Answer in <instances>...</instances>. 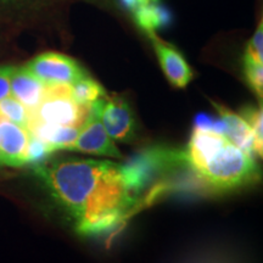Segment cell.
<instances>
[{"label": "cell", "instance_id": "15", "mask_svg": "<svg viewBox=\"0 0 263 263\" xmlns=\"http://www.w3.org/2000/svg\"><path fill=\"white\" fill-rule=\"evenodd\" d=\"M241 117L246 121L249 127L251 128L252 134H254V151L255 154L259 157H262V147H263V139H262V107L259 106H245L241 110Z\"/></svg>", "mask_w": 263, "mask_h": 263}, {"label": "cell", "instance_id": "21", "mask_svg": "<svg viewBox=\"0 0 263 263\" xmlns=\"http://www.w3.org/2000/svg\"><path fill=\"white\" fill-rule=\"evenodd\" d=\"M159 0H120L121 5H122L123 9L128 10V11L134 12L141 6L150 4V3H156Z\"/></svg>", "mask_w": 263, "mask_h": 263}, {"label": "cell", "instance_id": "19", "mask_svg": "<svg viewBox=\"0 0 263 263\" xmlns=\"http://www.w3.org/2000/svg\"><path fill=\"white\" fill-rule=\"evenodd\" d=\"M194 127L200 128V129H209V130H215L218 133L224 134L226 124L223 122L221 117H212L210 115L206 114H199L195 117L194 121Z\"/></svg>", "mask_w": 263, "mask_h": 263}, {"label": "cell", "instance_id": "14", "mask_svg": "<svg viewBox=\"0 0 263 263\" xmlns=\"http://www.w3.org/2000/svg\"><path fill=\"white\" fill-rule=\"evenodd\" d=\"M263 62L256 61L249 54L244 52L242 58V71L248 85L250 87L256 97L262 101L263 97Z\"/></svg>", "mask_w": 263, "mask_h": 263}, {"label": "cell", "instance_id": "10", "mask_svg": "<svg viewBox=\"0 0 263 263\" xmlns=\"http://www.w3.org/2000/svg\"><path fill=\"white\" fill-rule=\"evenodd\" d=\"M44 91L45 84L26 66L15 67L10 81V95L24 105L29 114L33 112L41 104Z\"/></svg>", "mask_w": 263, "mask_h": 263}, {"label": "cell", "instance_id": "13", "mask_svg": "<svg viewBox=\"0 0 263 263\" xmlns=\"http://www.w3.org/2000/svg\"><path fill=\"white\" fill-rule=\"evenodd\" d=\"M70 91L76 103L84 108H90L94 103L106 97L103 85L88 74L73 82L70 85Z\"/></svg>", "mask_w": 263, "mask_h": 263}, {"label": "cell", "instance_id": "11", "mask_svg": "<svg viewBox=\"0 0 263 263\" xmlns=\"http://www.w3.org/2000/svg\"><path fill=\"white\" fill-rule=\"evenodd\" d=\"M218 111L219 117L226 124L224 136L230 143L236 147L245 151L249 155L254 156V134L251 128L240 115L233 112L232 110L219 104H213Z\"/></svg>", "mask_w": 263, "mask_h": 263}, {"label": "cell", "instance_id": "18", "mask_svg": "<svg viewBox=\"0 0 263 263\" xmlns=\"http://www.w3.org/2000/svg\"><path fill=\"white\" fill-rule=\"evenodd\" d=\"M246 54H249L252 59L256 61L263 62V21L262 18L259 20V24L257 25V28L250 39L245 49Z\"/></svg>", "mask_w": 263, "mask_h": 263}, {"label": "cell", "instance_id": "22", "mask_svg": "<svg viewBox=\"0 0 263 263\" xmlns=\"http://www.w3.org/2000/svg\"><path fill=\"white\" fill-rule=\"evenodd\" d=\"M15 2H17V0H0L2 4H11V3H15Z\"/></svg>", "mask_w": 263, "mask_h": 263}, {"label": "cell", "instance_id": "12", "mask_svg": "<svg viewBox=\"0 0 263 263\" xmlns=\"http://www.w3.org/2000/svg\"><path fill=\"white\" fill-rule=\"evenodd\" d=\"M133 17L138 27L147 35L156 34L157 31L167 28L173 20L171 10L159 2L141 6L133 12Z\"/></svg>", "mask_w": 263, "mask_h": 263}, {"label": "cell", "instance_id": "17", "mask_svg": "<svg viewBox=\"0 0 263 263\" xmlns=\"http://www.w3.org/2000/svg\"><path fill=\"white\" fill-rule=\"evenodd\" d=\"M51 153H54V149L48 143L31 136L27 151H26V164L31 163L35 166V164L44 162L45 160L49 159Z\"/></svg>", "mask_w": 263, "mask_h": 263}, {"label": "cell", "instance_id": "7", "mask_svg": "<svg viewBox=\"0 0 263 263\" xmlns=\"http://www.w3.org/2000/svg\"><path fill=\"white\" fill-rule=\"evenodd\" d=\"M67 150L91 154L97 156H106L112 159H122V154L115 145L99 117L95 103L91 105L87 120L81 127L80 133Z\"/></svg>", "mask_w": 263, "mask_h": 263}, {"label": "cell", "instance_id": "6", "mask_svg": "<svg viewBox=\"0 0 263 263\" xmlns=\"http://www.w3.org/2000/svg\"><path fill=\"white\" fill-rule=\"evenodd\" d=\"M26 67L47 85H71L81 77L88 74L74 59L54 51L39 54L29 61Z\"/></svg>", "mask_w": 263, "mask_h": 263}, {"label": "cell", "instance_id": "3", "mask_svg": "<svg viewBox=\"0 0 263 263\" xmlns=\"http://www.w3.org/2000/svg\"><path fill=\"white\" fill-rule=\"evenodd\" d=\"M183 163H186L184 151L150 147L120 164V168L127 188L136 199H139L141 193L149 189L161 174Z\"/></svg>", "mask_w": 263, "mask_h": 263}, {"label": "cell", "instance_id": "5", "mask_svg": "<svg viewBox=\"0 0 263 263\" xmlns=\"http://www.w3.org/2000/svg\"><path fill=\"white\" fill-rule=\"evenodd\" d=\"M98 107L101 123L111 139L133 143L137 140L138 127L137 118L126 99L122 97H105L95 103Z\"/></svg>", "mask_w": 263, "mask_h": 263}, {"label": "cell", "instance_id": "4", "mask_svg": "<svg viewBox=\"0 0 263 263\" xmlns=\"http://www.w3.org/2000/svg\"><path fill=\"white\" fill-rule=\"evenodd\" d=\"M89 108L78 105L71 97L70 85L45 84L41 104L29 114V121L54 127L81 128L87 120Z\"/></svg>", "mask_w": 263, "mask_h": 263}, {"label": "cell", "instance_id": "1", "mask_svg": "<svg viewBox=\"0 0 263 263\" xmlns=\"http://www.w3.org/2000/svg\"><path fill=\"white\" fill-rule=\"evenodd\" d=\"M33 171L82 235L112 230L138 202L124 183L120 164L110 161L59 157L35 164Z\"/></svg>", "mask_w": 263, "mask_h": 263}, {"label": "cell", "instance_id": "8", "mask_svg": "<svg viewBox=\"0 0 263 263\" xmlns=\"http://www.w3.org/2000/svg\"><path fill=\"white\" fill-rule=\"evenodd\" d=\"M164 76L174 88H185L194 77L193 68L183 54L173 45L164 43L156 34L149 35Z\"/></svg>", "mask_w": 263, "mask_h": 263}, {"label": "cell", "instance_id": "20", "mask_svg": "<svg viewBox=\"0 0 263 263\" xmlns=\"http://www.w3.org/2000/svg\"><path fill=\"white\" fill-rule=\"evenodd\" d=\"M15 66H0V101L10 95V81Z\"/></svg>", "mask_w": 263, "mask_h": 263}, {"label": "cell", "instance_id": "16", "mask_svg": "<svg viewBox=\"0 0 263 263\" xmlns=\"http://www.w3.org/2000/svg\"><path fill=\"white\" fill-rule=\"evenodd\" d=\"M0 116L21 127H28L29 111L11 95L0 101Z\"/></svg>", "mask_w": 263, "mask_h": 263}, {"label": "cell", "instance_id": "9", "mask_svg": "<svg viewBox=\"0 0 263 263\" xmlns=\"http://www.w3.org/2000/svg\"><path fill=\"white\" fill-rule=\"evenodd\" d=\"M29 138L31 134L27 128L0 116V163L10 167L26 164Z\"/></svg>", "mask_w": 263, "mask_h": 263}, {"label": "cell", "instance_id": "2", "mask_svg": "<svg viewBox=\"0 0 263 263\" xmlns=\"http://www.w3.org/2000/svg\"><path fill=\"white\" fill-rule=\"evenodd\" d=\"M184 155L189 168L212 189L241 188L258 178L254 156L236 147L218 132L194 128Z\"/></svg>", "mask_w": 263, "mask_h": 263}]
</instances>
